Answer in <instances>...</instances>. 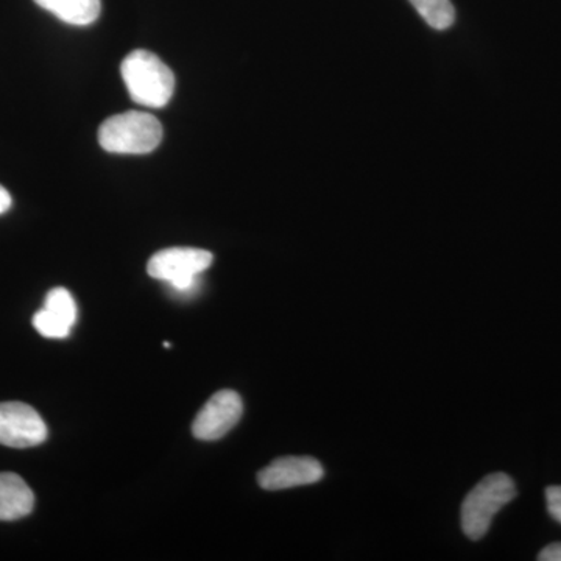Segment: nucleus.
<instances>
[{"instance_id":"5","label":"nucleus","mask_w":561,"mask_h":561,"mask_svg":"<svg viewBox=\"0 0 561 561\" xmlns=\"http://www.w3.org/2000/svg\"><path fill=\"white\" fill-rule=\"evenodd\" d=\"M49 431L32 405L24 402H0V445L33 448L46 442Z\"/></svg>"},{"instance_id":"12","label":"nucleus","mask_w":561,"mask_h":561,"mask_svg":"<svg viewBox=\"0 0 561 561\" xmlns=\"http://www.w3.org/2000/svg\"><path fill=\"white\" fill-rule=\"evenodd\" d=\"M546 504H548L549 515L561 524V485L549 486L546 490Z\"/></svg>"},{"instance_id":"1","label":"nucleus","mask_w":561,"mask_h":561,"mask_svg":"<svg viewBox=\"0 0 561 561\" xmlns=\"http://www.w3.org/2000/svg\"><path fill=\"white\" fill-rule=\"evenodd\" d=\"M122 79L130 98L147 108H162L175 91V76L149 50H135L122 61Z\"/></svg>"},{"instance_id":"10","label":"nucleus","mask_w":561,"mask_h":561,"mask_svg":"<svg viewBox=\"0 0 561 561\" xmlns=\"http://www.w3.org/2000/svg\"><path fill=\"white\" fill-rule=\"evenodd\" d=\"M35 3L66 24L79 27L98 21L102 11L101 0H35Z\"/></svg>"},{"instance_id":"11","label":"nucleus","mask_w":561,"mask_h":561,"mask_svg":"<svg viewBox=\"0 0 561 561\" xmlns=\"http://www.w3.org/2000/svg\"><path fill=\"white\" fill-rule=\"evenodd\" d=\"M409 2L434 31H448L456 22V9L451 0H409Z\"/></svg>"},{"instance_id":"4","label":"nucleus","mask_w":561,"mask_h":561,"mask_svg":"<svg viewBox=\"0 0 561 561\" xmlns=\"http://www.w3.org/2000/svg\"><path fill=\"white\" fill-rule=\"evenodd\" d=\"M214 256L209 251L175 247L158 251L147 264L151 278L164 280L179 294L195 291L203 272L213 265Z\"/></svg>"},{"instance_id":"13","label":"nucleus","mask_w":561,"mask_h":561,"mask_svg":"<svg viewBox=\"0 0 561 561\" xmlns=\"http://www.w3.org/2000/svg\"><path fill=\"white\" fill-rule=\"evenodd\" d=\"M538 560L561 561V542H552V545L546 546L538 556Z\"/></svg>"},{"instance_id":"3","label":"nucleus","mask_w":561,"mask_h":561,"mask_svg":"<svg viewBox=\"0 0 561 561\" xmlns=\"http://www.w3.org/2000/svg\"><path fill=\"white\" fill-rule=\"evenodd\" d=\"M99 140L110 153L146 154L160 146L162 125L149 113L128 111L103 122Z\"/></svg>"},{"instance_id":"7","label":"nucleus","mask_w":561,"mask_h":561,"mask_svg":"<svg viewBox=\"0 0 561 561\" xmlns=\"http://www.w3.org/2000/svg\"><path fill=\"white\" fill-rule=\"evenodd\" d=\"M324 476L323 465L313 457H280L257 474L261 489L279 491L311 485Z\"/></svg>"},{"instance_id":"9","label":"nucleus","mask_w":561,"mask_h":561,"mask_svg":"<svg viewBox=\"0 0 561 561\" xmlns=\"http://www.w3.org/2000/svg\"><path fill=\"white\" fill-rule=\"evenodd\" d=\"M35 494L21 476L0 472V522H16L31 515Z\"/></svg>"},{"instance_id":"2","label":"nucleus","mask_w":561,"mask_h":561,"mask_svg":"<svg viewBox=\"0 0 561 561\" xmlns=\"http://www.w3.org/2000/svg\"><path fill=\"white\" fill-rule=\"evenodd\" d=\"M516 485L504 472L483 478L461 504V530L472 541L481 540L490 530L494 516L516 497Z\"/></svg>"},{"instance_id":"8","label":"nucleus","mask_w":561,"mask_h":561,"mask_svg":"<svg viewBox=\"0 0 561 561\" xmlns=\"http://www.w3.org/2000/svg\"><path fill=\"white\" fill-rule=\"evenodd\" d=\"M77 321V305L65 287H55L47 294L44 308L33 317V327L43 337L66 339Z\"/></svg>"},{"instance_id":"6","label":"nucleus","mask_w":561,"mask_h":561,"mask_svg":"<svg viewBox=\"0 0 561 561\" xmlns=\"http://www.w3.org/2000/svg\"><path fill=\"white\" fill-rule=\"evenodd\" d=\"M243 402L239 393L220 390L209 398L192 424V434L202 442H216L242 419Z\"/></svg>"},{"instance_id":"14","label":"nucleus","mask_w":561,"mask_h":561,"mask_svg":"<svg viewBox=\"0 0 561 561\" xmlns=\"http://www.w3.org/2000/svg\"><path fill=\"white\" fill-rule=\"evenodd\" d=\"M11 203L13 201H11L10 192L0 184V214H5L11 208Z\"/></svg>"}]
</instances>
